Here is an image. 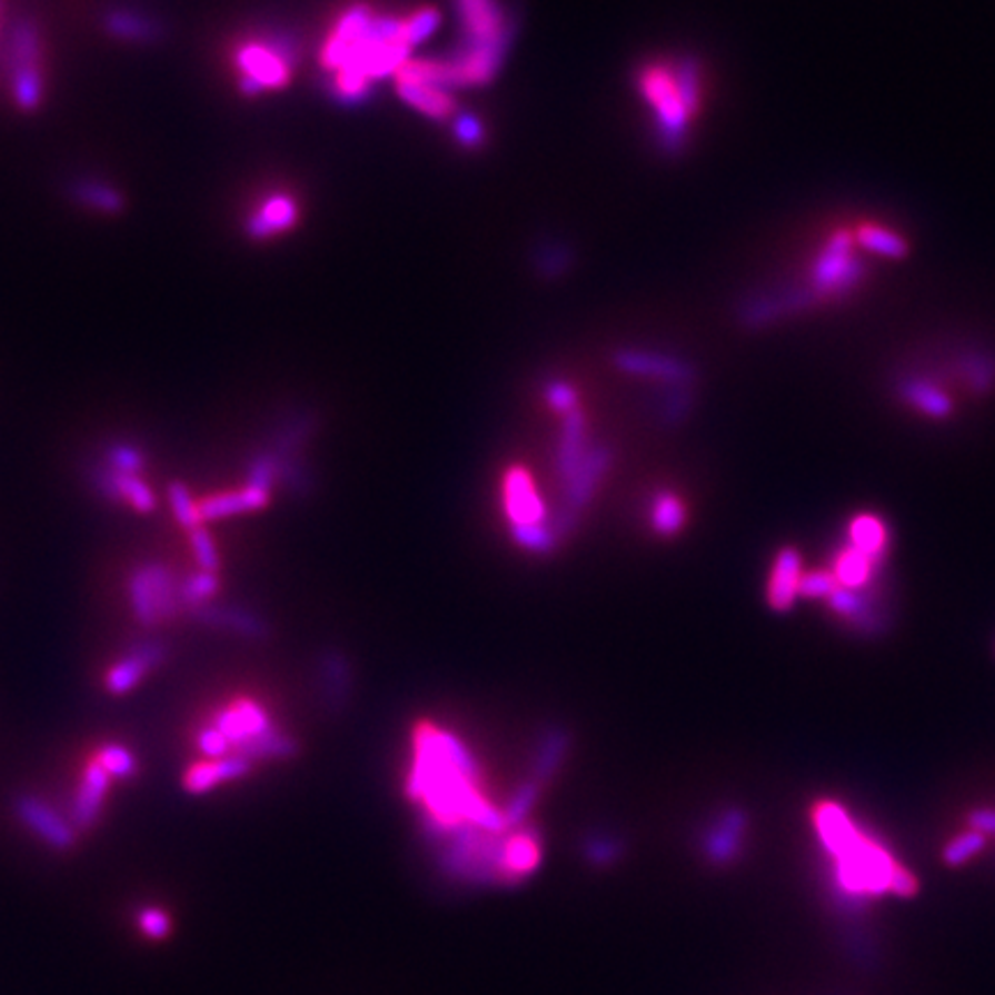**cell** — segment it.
<instances>
[{"mask_svg":"<svg viewBox=\"0 0 995 995\" xmlns=\"http://www.w3.org/2000/svg\"><path fill=\"white\" fill-rule=\"evenodd\" d=\"M689 406H691V397H689L687 385H670L668 395L661 401V422L666 427H678L680 422H685Z\"/></svg>","mask_w":995,"mask_h":995,"instance_id":"cell-41","label":"cell"},{"mask_svg":"<svg viewBox=\"0 0 995 995\" xmlns=\"http://www.w3.org/2000/svg\"><path fill=\"white\" fill-rule=\"evenodd\" d=\"M539 790H541V786L535 779H526L524 784H519V788L515 793H511V797L507 799V805L503 809L507 829H511V827L519 829L528 820L530 812L537 805Z\"/></svg>","mask_w":995,"mask_h":995,"instance_id":"cell-32","label":"cell"},{"mask_svg":"<svg viewBox=\"0 0 995 995\" xmlns=\"http://www.w3.org/2000/svg\"><path fill=\"white\" fill-rule=\"evenodd\" d=\"M90 481L92 487L98 489L105 498L109 500H122V491H120V472H116L109 466H94L90 470Z\"/></svg>","mask_w":995,"mask_h":995,"instance_id":"cell-48","label":"cell"},{"mask_svg":"<svg viewBox=\"0 0 995 995\" xmlns=\"http://www.w3.org/2000/svg\"><path fill=\"white\" fill-rule=\"evenodd\" d=\"M971 829L982 834H995V809H979L971 814Z\"/></svg>","mask_w":995,"mask_h":995,"instance_id":"cell-52","label":"cell"},{"mask_svg":"<svg viewBox=\"0 0 995 995\" xmlns=\"http://www.w3.org/2000/svg\"><path fill=\"white\" fill-rule=\"evenodd\" d=\"M812 818L818 837L837 864V880L846 892L878 894L894 889L898 894H911L915 889V880L908 872L894 864L883 846L862 834L850 814L837 802H818Z\"/></svg>","mask_w":995,"mask_h":995,"instance_id":"cell-1","label":"cell"},{"mask_svg":"<svg viewBox=\"0 0 995 995\" xmlns=\"http://www.w3.org/2000/svg\"><path fill=\"white\" fill-rule=\"evenodd\" d=\"M614 362L627 374L657 378L668 385H687L694 378V371L685 362L648 350H620L616 352Z\"/></svg>","mask_w":995,"mask_h":995,"instance_id":"cell-11","label":"cell"},{"mask_svg":"<svg viewBox=\"0 0 995 995\" xmlns=\"http://www.w3.org/2000/svg\"><path fill=\"white\" fill-rule=\"evenodd\" d=\"M457 8L468 44L505 49L509 30L498 0H457Z\"/></svg>","mask_w":995,"mask_h":995,"instance_id":"cell-5","label":"cell"},{"mask_svg":"<svg viewBox=\"0 0 995 995\" xmlns=\"http://www.w3.org/2000/svg\"><path fill=\"white\" fill-rule=\"evenodd\" d=\"M199 749H201L208 758L217 760V758H223V756L229 754L231 745H229L227 737L221 735V730L212 724V726L201 728V733H199Z\"/></svg>","mask_w":995,"mask_h":995,"instance_id":"cell-49","label":"cell"},{"mask_svg":"<svg viewBox=\"0 0 995 995\" xmlns=\"http://www.w3.org/2000/svg\"><path fill=\"white\" fill-rule=\"evenodd\" d=\"M579 517H581V511H574V509L565 507V505H558L556 511H554L551 521H549L547 526L551 528V533H554L556 539L560 541V539L569 537V535L576 530V524H579Z\"/></svg>","mask_w":995,"mask_h":995,"instance_id":"cell-50","label":"cell"},{"mask_svg":"<svg viewBox=\"0 0 995 995\" xmlns=\"http://www.w3.org/2000/svg\"><path fill=\"white\" fill-rule=\"evenodd\" d=\"M569 749H571V730L565 726H549L539 735L530 767V779H535L539 786L549 784L556 777L560 765L565 763Z\"/></svg>","mask_w":995,"mask_h":995,"instance_id":"cell-18","label":"cell"},{"mask_svg":"<svg viewBox=\"0 0 995 995\" xmlns=\"http://www.w3.org/2000/svg\"><path fill=\"white\" fill-rule=\"evenodd\" d=\"M277 481L296 498H307L314 494V475L307 464L298 457H286L277 464Z\"/></svg>","mask_w":995,"mask_h":995,"instance_id":"cell-31","label":"cell"},{"mask_svg":"<svg viewBox=\"0 0 995 995\" xmlns=\"http://www.w3.org/2000/svg\"><path fill=\"white\" fill-rule=\"evenodd\" d=\"M249 769H251V760L245 758L242 754L223 756L212 763H201V765L191 767L185 777V788L191 795H203L223 782H233V779L245 777Z\"/></svg>","mask_w":995,"mask_h":995,"instance_id":"cell-19","label":"cell"},{"mask_svg":"<svg viewBox=\"0 0 995 995\" xmlns=\"http://www.w3.org/2000/svg\"><path fill=\"white\" fill-rule=\"evenodd\" d=\"M878 563H874L869 556H864L862 551H857L850 544L842 547V551L837 554L832 563V571L837 576V581L842 588L846 590H866L872 586L874 576L878 571Z\"/></svg>","mask_w":995,"mask_h":995,"instance_id":"cell-21","label":"cell"},{"mask_svg":"<svg viewBox=\"0 0 995 995\" xmlns=\"http://www.w3.org/2000/svg\"><path fill=\"white\" fill-rule=\"evenodd\" d=\"M611 461H614V452L608 445L588 447V452H586L584 461L579 464V468H576L574 475L563 485V503L560 505H565L574 511H581L593 500L601 477L606 475L608 468H611Z\"/></svg>","mask_w":995,"mask_h":995,"instance_id":"cell-8","label":"cell"},{"mask_svg":"<svg viewBox=\"0 0 995 995\" xmlns=\"http://www.w3.org/2000/svg\"><path fill=\"white\" fill-rule=\"evenodd\" d=\"M215 726L221 730V735L227 737L229 745L236 749L240 745H245L247 740H251L253 735H261L272 728L261 705H256L251 700H240L238 705H233V708L217 713Z\"/></svg>","mask_w":995,"mask_h":995,"instance_id":"cell-15","label":"cell"},{"mask_svg":"<svg viewBox=\"0 0 995 995\" xmlns=\"http://www.w3.org/2000/svg\"><path fill=\"white\" fill-rule=\"evenodd\" d=\"M139 926L143 934L152 941H165L171 934V919L162 908L148 906L139 913Z\"/></svg>","mask_w":995,"mask_h":995,"instance_id":"cell-45","label":"cell"},{"mask_svg":"<svg viewBox=\"0 0 995 995\" xmlns=\"http://www.w3.org/2000/svg\"><path fill=\"white\" fill-rule=\"evenodd\" d=\"M320 680H324V698L332 715H341L352 696V666L341 650L328 648L320 655Z\"/></svg>","mask_w":995,"mask_h":995,"instance_id":"cell-16","label":"cell"},{"mask_svg":"<svg viewBox=\"0 0 995 995\" xmlns=\"http://www.w3.org/2000/svg\"><path fill=\"white\" fill-rule=\"evenodd\" d=\"M544 397H547L551 408H556L563 415L576 408V390L565 380H549L544 385Z\"/></svg>","mask_w":995,"mask_h":995,"instance_id":"cell-47","label":"cell"},{"mask_svg":"<svg viewBox=\"0 0 995 995\" xmlns=\"http://www.w3.org/2000/svg\"><path fill=\"white\" fill-rule=\"evenodd\" d=\"M842 586L837 581V576L827 567V569H812L802 574L799 581V597L807 599H829L834 593H837Z\"/></svg>","mask_w":995,"mask_h":995,"instance_id":"cell-40","label":"cell"},{"mask_svg":"<svg viewBox=\"0 0 995 995\" xmlns=\"http://www.w3.org/2000/svg\"><path fill=\"white\" fill-rule=\"evenodd\" d=\"M584 855L595 866L616 864L625 855V842L614 834H593L584 844Z\"/></svg>","mask_w":995,"mask_h":995,"instance_id":"cell-34","label":"cell"},{"mask_svg":"<svg viewBox=\"0 0 995 995\" xmlns=\"http://www.w3.org/2000/svg\"><path fill=\"white\" fill-rule=\"evenodd\" d=\"M685 519H687L685 505L676 494L661 491L655 496L650 509V524L655 533H659L661 537L678 535L685 528Z\"/></svg>","mask_w":995,"mask_h":995,"instance_id":"cell-28","label":"cell"},{"mask_svg":"<svg viewBox=\"0 0 995 995\" xmlns=\"http://www.w3.org/2000/svg\"><path fill=\"white\" fill-rule=\"evenodd\" d=\"M298 217V208L296 201L275 195L270 199H266L261 203V208L256 210L249 219V231L253 238H268L275 233H281L283 229L291 227Z\"/></svg>","mask_w":995,"mask_h":995,"instance_id":"cell-22","label":"cell"},{"mask_svg":"<svg viewBox=\"0 0 995 995\" xmlns=\"http://www.w3.org/2000/svg\"><path fill=\"white\" fill-rule=\"evenodd\" d=\"M455 132H457L459 141L464 146H468V148H475L481 141V125L475 118H470V116H461L457 120Z\"/></svg>","mask_w":995,"mask_h":995,"instance_id":"cell-51","label":"cell"},{"mask_svg":"<svg viewBox=\"0 0 995 995\" xmlns=\"http://www.w3.org/2000/svg\"><path fill=\"white\" fill-rule=\"evenodd\" d=\"M107 466L120 475H139L143 470L146 461L137 447L118 442L107 449Z\"/></svg>","mask_w":995,"mask_h":995,"instance_id":"cell-42","label":"cell"},{"mask_svg":"<svg viewBox=\"0 0 995 995\" xmlns=\"http://www.w3.org/2000/svg\"><path fill=\"white\" fill-rule=\"evenodd\" d=\"M148 576H150V586H152V595H155V604H157V616L159 620H171L180 608V595H178V584L173 581V574L169 571V567L165 563H148L146 565Z\"/></svg>","mask_w":995,"mask_h":995,"instance_id":"cell-25","label":"cell"},{"mask_svg":"<svg viewBox=\"0 0 995 995\" xmlns=\"http://www.w3.org/2000/svg\"><path fill=\"white\" fill-rule=\"evenodd\" d=\"M127 593H130V604H132V614L137 618V623L141 627H155L159 623L157 616V604H155V595H152V586H150V576L146 565L137 567L130 574V581H127Z\"/></svg>","mask_w":995,"mask_h":995,"instance_id":"cell-27","label":"cell"},{"mask_svg":"<svg viewBox=\"0 0 995 995\" xmlns=\"http://www.w3.org/2000/svg\"><path fill=\"white\" fill-rule=\"evenodd\" d=\"M436 735H438L440 749L445 752L447 760L452 763L464 777H468L470 782H475V779L479 777V765H477V760L472 758V754L468 752V747L459 740L457 735L447 733V730H436Z\"/></svg>","mask_w":995,"mask_h":995,"instance_id":"cell-33","label":"cell"},{"mask_svg":"<svg viewBox=\"0 0 995 995\" xmlns=\"http://www.w3.org/2000/svg\"><path fill=\"white\" fill-rule=\"evenodd\" d=\"M191 549H195L197 560L203 567V571H217L219 569L217 547H215L212 537L203 528L191 530Z\"/></svg>","mask_w":995,"mask_h":995,"instance_id":"cell-46","label":"cell"},{"mask_svg":"<svg viewBox=\"0 0 995 995\" xmlns=\"http://www.w3.org/2000/svg\"><path fill=\"white\" fill-rule=\"evenodd\" d=\"M300 747L293 740L291 735H286L281 730H277L275 726L261 735H253L251 740H247L245 745L238 747V754H242L249 760H261V758H293L298 756Z\"/></svg>","mask_w":995,"mask_h":995,"instance_id":"cell-24","label":"cell"},{"mask_svg":"<svg viewBox=\"0 0 995 995\" xmlns=\"http://www.w3.org/2000/svg\"><path fill=\"white\" fill-rule=\"evenodd\" d=\"M984 848V834L968 829L958 834L956 839H952L945 848V862L947 864H963L968 862L973 855H977Z\"/></svg>","mask_w":995,"mask_h":995,"instance_id":"cell-43","label":"cell"},{"mask_svg":"<svg viewBox=\"0 0 995 995\" xmlns=\"http://www.w3.org/2000/svg\"><path fill=\"white\" fill-rule=\"evenodd\" d=\"M169 657L167 644L157 638H148L137 644L130 653H127L107 676V689L116 696H122L139 685V680L148 670L157 668Z\"/></svg>","mask_w":995,"mask_h":995,"instance_id":"cell-7","label":"cell"},{"mask_svg":"<svg viewBox=\"0 0 995 995\" xmlns=\"http://www.w3.org/2000/svg\"><path fill=\"white\" fill-rule=\"evenodd\" d=\"M189 618L212 629H229L238 636L251 638V640H266L272 634V627L266 618L259 614H251L242 606H212V604H197L187 608Z\"/></svg>","mask_w":995,"mask_h":995,"instance_id":"cell-6","label":"cell"},{"mask_svg":"<svg viewBox=\"0 0 995 995\" xmlns=\"http://www.w3.org/2000/svg\"><path fill=\"white\" fill-rule=\"evenodd\" d=\"M906 397L913 406H917L922 412L931 417H945L949 412V399L931 388L926 382H913L906 388Z\"/></svg>","mask_w":995,"mask_h":995,"instance_id":"cell-39","label":"cell"},{"mask_svg":"<svg viewBox=\"0 0 995 995\" xmlns=\"http://www.w3.org/2000/svg\"><path fill=\"white\" fill-rule=\"evenodd\" d=\"M167 494H169V500H171V509H173V515H176V519L191 533V530H197V528H201V511H199V507L195 505V500H191V494H189V489L182 485V481H171L169 485V489H167Z\"/></svg>","mask_w":995,"mask_h":995,"instance_id":"cell-37","label":"cell"},{"mask_svg":"<svg viewBox=\"0 0 995 995\" xmlns=\"http://www.w3.org/2000/svg\"><path fill=\"white\" fill-rule=\"evenodd\" d=\"M314 429H316V417L311 412H300V415L291 417V420H288L283 427H279V431L272 436L268 449L270 452H275L279 459L296 457L302 442H307L311 438Z\"/></svg>","mask_w":995,"mask_h":995,"instance_id":"cell-26","label":"cell"},{"mask_svg":"<svg viewBox=\"0 0 995 995\" xmlns=\"http://www.w3.org/2000/svg\"><path fill=\"white\" fill-rule=\"evenodd\" d=\"M802 554L795 547H782L773 560V569H769L767 579V606L775 614H788L795 606V599L799 597V581H802Z\"/></svg>","mask_w":995,"mask_h":995,"instance_id":"cell-9","label":"cell"},{"mask_svg":"<svg viewBox=\"0 0 995 995\" xmlns=\"http://www.w3.org/2000/svg\"><path fill=\"white\" fill-rule=\"evenodd\" d=\"M98 763L107 769L109 777L132 779L137 775V756L120 745H105L98 754Z\"/></svg>","mask_w":995,"mask_h":995,"instance_id":"cell-38","label":"cell"},{"mask_svg":"<svg viewBox=\"0 0 995 995\" xmlns=\"http://www.w3.org/2000/svg\"><path fill=\"white\" fill-rule=\"evenodd\" d=\"M638 90L655 111L657 132L666 148H678L689 120L700 107V70L691 58L650 62L638 74Z\"/></svg>","mask_w":995,"mask_h":995,"instance_id":"cell-2","label":"cell"},{"mask_svg":"<svg viewBox=\"0 0 995 995\" xmlns=\"http://www.w3.org/2000/svg\"><path fill=\"white\" fill-rule=\"evenodd\" d=\"M747 829V816L743 809L730 807L719 814L703 839V853L713 864H728L737 857Z\"/></svg>","mask_w":995,"mask_h":995,"instance_id":"cell-12","label":"cell"},{"mask_svg":"<svg viewBox=\"0 0 995 995\" xmlns=\"http://www.w3.org/2000/svg\"><path fill=\"white\" fill-rule=\"evenodd\" d=\"M109 784H111V777L100 763L88 765L86 777L79 786V793H77L74 805H72V825L77 829H90L94 823H98L100 809L105 805V797L109 793Z\"/></svg>","mask_w":995,"mask_h":995,"instance_id":"cell-17","label":"cell"},{"mask_svg":"<svg viewBox=\"0 0 995 995\" xmlns=\"http://www.w3.org/2000/svg\"><path fill=\"white\" fill-rule=\"evenodd\" d=\"M219 588V579L215 571H199L191 574L187 579L178 586V595L182 606H197V604H206V599H210Z\"/></svg>","mask_w":995,"mask_h":995,"instance_id":"cell-35","label":"cell"},{"mask_svg":"<svg viewBox=\"0 0 995 995\" xmlns=\"http://www.w3.org/2000/svg\"><path fill=\"white\" fill-rule=\"evenodd\" d=\"M238 70L242 72V90L253 94L286 86L291 62L272 44L249 42L238 51Z\"/></svg>","mask_w":995,"mask_h":995,"instance_id":"cell-3","label":"cell"},{"mask_svg":"<svg viewBox=\"0 0 995 995\" xmlns=\"http://www.w3.org/2000/svg\"><path fill=\"white\" fill-rule=\"evenodd\" d=\"M848 544L864 556H869L874 563L883 565L889 544L887 524L872 511H862L848 524Z\"/></svg>","mask_w":995,"mask_h":995,"instance_id":"cell-20","label":"cell"},{"mask_svg":"<svg viewBox=\"0 0 995 995\" xmlns=\"http://www.w3.org/2000/svg\"><path fill=\"white\" fill-rule=\"evenodd\" d=\"M395 77H397L399 94L412 109H417L434 120H445V118L457 113L455 98L449 94V90L445 86L425 81V79H415V77H408L401 72H395Z\"/></svg>","mask_w":995,"mask_h":995,"instance_id":"cell-13","label":"cell"},{"mask_svg":"<svg viewBox=\"0 0 995 995\" xmlns=\"http://www.w3.org/2000/svg\"><path fill=\"white\" fill-rule=\"evenodd\" d=\"M586 431H588L586 412L576 406L574 410H569L565 415L558 447H556V475L563 485L574 475V470L579 468V464L584 461V457L588 452Z\"/></svg>","mask_w":995,"mask_h":995,"instance_id":"cell-14","label":"cell"},{"mask_svg":"<svg viewBox=\"0 0 995 995\" xmlns=\"http://www.w3.org/2000/svg\"><path fill=\"white\" fill-rule=\"evenodd\" d=\"M270 500V494L266 491H256V489H242L236 494H223V496H215L208 498L199 505L201 519L203 521H215V519H227L233 515H242V511H253L266 507Z\"/></svg>","mask_w":995,"mask_h":995,"instance_id":"cell-23","label":"cell"},{"mask_svg":"<svg viewBox=\"0 0 995 995\" xmlns=\"http://www.w3.org/2000/svg\"><path fill=\"white\" fill-rule=\"evenodd\" d=\"M509 533L521 549L537 556L554 554L560 544L547 524H515Z\"/></svg>","mask_w":995,"mask_h":995,"instance_id":"cell-30","label":"cell"},{"mask_svg":"<svg viewBox=\"0 0 995 995\" xmlns=\"http://www.w3.org/2000/svg\"><path fill=\"white\" fill-rule=\"evenodd\" d=\"M537 855L539 846L535 837H530V834H515L509 842H505L503 848V872L511 876H521L537 864Z\"/></svg>","mask_w":995,"mask_h":995,"instance_id":"cell-29","label":"cell"},{"mask_svg":"<svg viewBox=\"0 0 995 995\" xmlns=\"http://www.w3.org/2000/svg\"><path fill=\"white\" fill-rule=\"evenodd\" d=\"M277 464L279 457L270 452V449H263V452L256 455L247 468V489L270 494L277 481Z\"/></svg>","mask_w":995,"mask_h":995,"instance_id":"cell-36","label":"cell"},{"mask_svg":"<svg viewBox=\"0 0 995 995\" xmlns=\"http://www.w3.org/2000/svg\"><path fill=\"white\" fill-rule=\"evenodd\" d=\"M120 491L122 498L130 500L139 511H152L157 505L155 494L143 479H139V475H120Z\"/></svg>","mask_w":995,"mask_h":995,"instance_id":"cell-44","label":"cell"},{"mask_svg":"<svg viewBox=\"0 0 995 995\" xmlns=\"http://www.w3.org/2000/svg\"><path fill=\"white\" fill-rule=\"evenodd\" d=\"M14 814L53 850H72L77 846V827L56 814L47 802L36 795H19L14 799Z\"/></svg>","mask_w":995,"mask_h":995,"instance_id":"cell-4","label":"cell"},{"mask_svg":"<svg viewBox=\"0 0 995 995\" xmlns=\"http://www.w3.org/2000/svg\"><path fill=\"white\" fill-rule=\"evenodd\" d=\"M505 509L507 517L515 524H544L547 509L533 485V477L524 468H509L505 475Z\"/></svg>","mask_w":995,"mask_h":995,"instance_id":"cell-10","label":"cell"}]
</instances>
